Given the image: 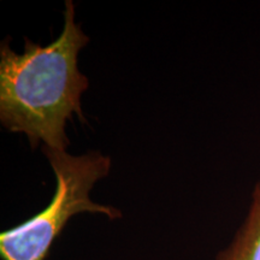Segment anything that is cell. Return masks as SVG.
<instances>
[{
    "instance_id": "obj_1",
    "label": "cell",
    "mask_w": 260,
    "mask_h": 260,
    "mask_svg": "<svg viewBox=\"0 0 260 260\" xmlns=\"http://www.w3.org/2000/svg\"><path fill=\"white\" fill-rule=\"evenodd\" d=\"M23 53L8 41L0 45V122L9 132L27 135L31 148L67 151L65 124L76 113L86 123L81 96L88 79L77 68V54L89 38L75 22V5L65 2L64 28L47 46L24 39Z\"/></svg>"
},
{
    "instance_id": "obj_2",
    "label": "cell",
    "mask_w": 260,
    "mask_h": 260,
    "mask_svg": "<svg viewBox=\"0 0 260 260\" xmlns=\"http://www.w3.org/2000/svg\"><path fill=\"white\" fill-rule=\"evenodd\" d=\"M42 152L56 176V191L41 212L0 234L3 260H45L65 224L77 213H103L110 219L122 216L115 207L95 204L89 198L95 182L109 175L111 158L99 151L73 155L44 147Z\"/></svg>"
},
{
    "instance_id": "obj_3",
    "label": "cell",
    "mask_w": 260,
    "mask_h": 260,
    "mask_svg": "<svg viewBox=\"0 0 260 260\" xmlns=\"http://www.w3.org/2000/svg\"><path fill=\"white\" fill-rule=\"evenodd\" d=\"M216 260H260V181L253 188L245 222Z\"/></svg>"
}]
</instances>
